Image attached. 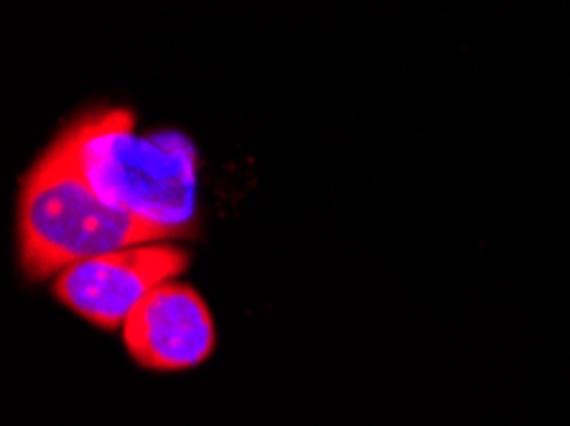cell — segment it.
<instances>
[{
  "instance_id": "cell-4",
  "label": "cell",
  "mask_w": 570,
  "mask_h": 426,
  "mask_svg": "<svg viewBox=\"0 0 570 426\" xmlns=\"http://www.w3.org/2000/svg\"><path fill=\"white\" fill-rule=\"evenodd\" d=\"M120 335L134 363L157 373L197 368L215 347L210 309L200 294L179 278L164 281L138 304Z\"/></svg>"
},
{
  "instance_id": "cell-2",
  "label": "cell",
  "mask_w": 570,
  "mask_h": 426,
  "mask_svg": "<svg viewBox=\"0 0 570 426\" xmlns=\"http://www.w3.org/2000/svg\"><path fill=\"white\" fill-rule=\"evenodd\" d=\"M175 240V235L95 192L62 136L21 181L19 254L31 278L62 274L95 256Z\"/></svg>"
},
{
  "instance_id": "cell-3",
  "label": "cell",
  "mask_w": 570,
  "mask_h": 426,
  "mask_svg": "<svg viewBox=\"0 0 570 426\" xmlns=\"http://www.w3.org/2000/svg\"><path fill=\"white\" fill-rule=\"evenodd\" d=\"M187 266V250L171 242H149L65 268L55 281V294L75 315L114 333L124 329L126 319L157 286L179 278Z\"/></svg>"
},
{
  "instance_id": "cell-1",
  "label": "cell",
  "mask_w": 570,
  "mask_h": 426,
  "mask_svg": "<svg viewBox=\"0 0 570 426\" xmlns=\"http://www.w3.org/2000/svg\"><path fill=\"white\" fill-rule=\"evenodd\" d=\"M106 202L175 238L195 230L197 151L179 130L141 136L126 108L95 110L59 133Z\"/></svg>"
}]
</instances>
